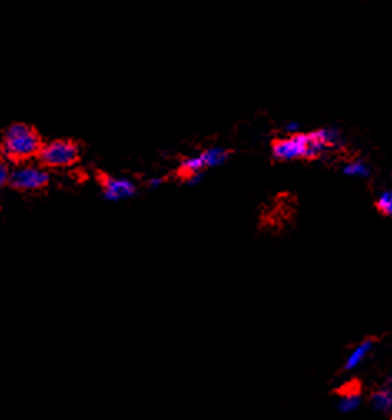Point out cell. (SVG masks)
<instances>
[{"label": "cell", "mask_w": 392, "mask_h": 420, "mask_svg": "<svg viewBox=\"0 0 392 420\" xmlns=\"http://www.w3.org/2000/svg\"><path fill=\"white\" fill-rule=\"evenodd\" d=\"M341 143L342 136L336 128H317L312 131L287 133L285 136L275 138L271 141V153L277 161H312L331 148H339Z\"/></svg>", "instance_id": "6da1fadb"}, {"label": "cell", "mask_w": 392, "mask_h": 420, "mask_svg": "<svg viewBox=\"0 0 392 420\" xmlns=\"http://www.w3.org/2000/svg\"><path fill=\"white\" fill-rule=\"evenodd\" d=\"M46 145L43 138L33 125L16 122L2 133V158L12 165H26L31 160H37Z\"/></svg>", "instance_id": "7a4b0ae2"}, {"label": "cell", "mask_w": 392, "mask_h": 420, "mask_svg": "<svg viewBox=\"0 0 392 420\" xmlns=\"http://www.w3.org/2000/svg\"><path fill=\"white\" fill-rule=\"evenodd\" d=\"M80 158V143L73 138H57L43 145L37 161L46 170H65V168L75 166Z\"/></svg>", "instance_id": "3957f363"}, {"label": "cell", "mask_w": 392, "mask_h": 420, "mask_svg": "<svg viewBox=\"0 0 392 420\" xmlns=\"http://www.w3.org/2000/svg\"><path fill=\"white\" fill-rule=\"evenodd\" d=\"M48 183H51V175L46 168L26 163L14 168L7 186L17 191H42L48 186Z\"/></svg>", "instance_id": "277c9868"}, {"label": "cell", "mask_w": 392, "mask_h": 420, "mask_svg": "<svg viewBox=\"0 0 392 420\" xmlns=\"http://www.w3.org/2000/svg\"><path fill=\"white\" fill-rule=\"evenodd\" d=\"M95 180L98 185H100L103 195H105L108 200H123V198L133 196L137 193V188L132 181L122 180V178H115L108 173L97 170L95 171Z\"/></svg>", "instance_id": "5b68a950"}, {"label": "cell", "mask_w": 392, "mask_h": 420, "mask_svg": "<svg viewBox=\"0 0 392 420\" xmlns=\"http://www.w3.org/2000/svg\"><path fill=\"white\" fill-rule=\"evenodd\" d=\"M369 402L372 409L377 410V412L392 414V375L372 390Z\"/></svg>", "instance_id": "8992f818"}, {"label": "cell", "mask_w": 392, "mask_h": 420, "mask_svg": "<svg viewBox=\"0 0 392 420\" xmlns=\"http://www.w3.org/2000/svg\"><path fill=\"white\" fill-rule=\"evenodd\" d=\"M374 344L376 343H374V339H372V338L362 339L361 343H357L354 348L349 350V354H347L342 369H344L346 372H352V370L361 367V365L364 364V360L369 357L372 349H374Z\"/></svg>", "instance_id": "52a82bcc"}, {"label": "cell", "mask_w": 392, "mask_h": 420, "mask_svg": "<svg viewBox=\"0 0 392 420\" xmlns=\"http://www.w3.org/2000/svg\"><path fill=\"white\" fill-rule=\"evenodd\" d=\"M362 404V394L357 387H347L342 389L336 400V409L341 414H352L361 407Z\"/></svg>", "instance_id": "ba28073f"}, {"label": "cell", "mask_w": 392, "mask_h": 420, "mask_svg": "<svg viewBox=\"0 0 392 420\" xmlns=\"http://www.w3.org/2000/svg\"><path fill=\"white\" fill-rule=\"evenodd\" d=\"M206 165L205 161H203L201 155L196 156V158H188V160H185L180 165V168H178L176 175L180 180H190V178H196L200 173L205 170Z\"/></svg>", "instance_id": "9c48e42d"}, {"label": "cell", "mask_w": 392, "mask_h": 420, "mask_svg": "<svg viewBox=\"0 0 392 420\" xmlns=\"http://www.w3.org/2000/svg\"><path fill=\"white\" fill-rule=\"evenodd\" d=\"M342 173L347 176H357V178H369L371 176V166L364 158H352L342 166Z\"/></svg>", "instance_id": "30bf717a"}, {"label": "cell", "mask_w": 392, "mask_h": 420, "mask_svg": "<svg viewBox=\"0 0 392 420\" xmlns=\"http://www.w3.org/2000/svg\"><path fill=\"white\" fill-rule=\"evenodd\" d=\"M374 206L377 213L387 216V218H392V188L379 193V196L376 198Z\"/></svg>", "instance_id": "8fae6325"}, {"label": "cell", "mask_w": 392, "mask_h": 420, "mask_svg": "<svg viewBox=\"0 0 392 420\" xmlns=\"http://www.w3.org/2000/svg\"><path fill=\"white\" fill-rule=\"evenodd\" d=\"M230 153L231 151L223 150V148H211V150L203 151L201 158H203V161H205V165L208 168V166H213V165H220L221 161L226 160Z\"/></svg>", "instance_id": "7c38bea8"}, {"label": "cell", "mask_w": 392, "mask_h": 420, "mask_svg": "<svg viewBox=\"0 0 392 420\" xmlns=\"http://www.w3.org/2000/svg\"><path fill=\"white\" fill-rule=\"evenodd\" d=\"M11 165L12 163L7 161L6 158H2V161H0V185L2 186H7L9 180H11V175H12Z\"/></svg>", "instance_id": "4fadbf2b"}, {"label": "cell", "mask_w": 392, "mask_h": 420, "mask_svg": "<svg viewBox=\"0 0 392 420\" xmlns=\"http://www.w3.org/2000/svg\"><path fill=\"white\" fill-rule=\"evenodd\" d=\"M391 183H392V171H391Z\"/></svg>", "instance_id": "5bb4252c"}]
</instances>
